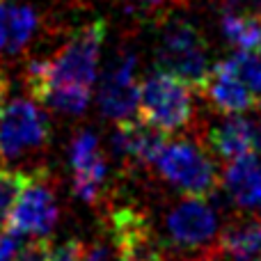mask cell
<instances>
[{"instance_id":"obj_9","label":"cell","mask_w":261,"mask_h":261,"mask_svg":"<svg viewBox=\"0 0 261 261\" xmlns=\"http://www.w3.org/2000/svg\"><path fill=\"white\" fill-rule=\"evenodd\" d=\"M69 161L73 167V193L81 199L94 204L106 181V156L101 153L99 138L92 130H81L73 135L69 147Z\"/></svg>"},{"instance_id":"obj_22","label":"cell","mask_w":261,"mask_h":261,"mask_svg":"<svg viewBox=\"0 0 261 261\" xmlns=\"http://www.w3.org/2000/svg\"><path fill=\"white\" fill-rule=\"evenodd\" d=\"M18 250V234L3 231L0 234V261H12Z\"/></svg>"},{"instance_id":"obj_19","label":"cell","mask_w":261,"mask_h":261,"mask_svg":"<svg viewBox=\"0 0 261 261\" xmlns=\"http://www.w3.org/2000/svg\"><path fill=\"white\" fill-rule=\"evenodd\" d=\"M85 243L81 239H64L58 243L48 241V259L50 261H83L85 257Z\"/></svg>"},{"instance_id":"obj_7","label":"cell","mask_w":261,"mask_h":261,"mask_svg":"<svg viewBox=\"0 0 261 261\" xmlns=\"http://www.w3.org/2000/svg\"><path fill=\"white\" fill-rule=\"evenodd\" d=\"M58 216H60L58 199H55L53 188L46 181V174L35 172L32 181L25 186V190L14 204L3 231H12V234L18 236L48 234L55 227V222H58Z\"/></svg>"},{"instance_id":"obj_13","label":"cell","mask_w":261,"mask_h":261,"mask_svg":"<svg viewBox=\"0 0 261 261\" xmlns=\"http://www.w3.org/2000/svg\"><path fill=\"white\" fill-rule=\"evenodd\" d=\"M206 147L211 153L222 158L225 163L254 151V126L252 119L241 115H229L225 122L213 126L206 135Z\"/></svg>"},{"instance_id":"obj_23","label":"cell","mask_w":261,"mask_h":261,"mask_svg":"<svg viewBox=\"0 0 261 261\" xmlns=\"http://www.w3.org/2000/svg\"><path fill=\"white\" fill-rule=\"evenodd\" d=\"M165 0H124V7L130 14H151L156 12Z\"/></svg>"},{"instance_id":"obj_3","label":"cell","mask_w":261,"mask_h":261,"mask_svg":"<svg viewBox=\"0 0 261 261\" xmlns=\"http://www.w3.org/2000/svg\"><path fill=\"white\" fill-rule=\"evenodd\" d=\"M138 119L165 135L186 128L193 119L190 87L172 73L156 69V73L147 76L140 85Z\"/></svg>"},{"instance_id":"obj_25","label":"cell","mask_w":261,"mask_h":261,"mask_svg":"<svg viewBox=\"0 0 261 261\" xmlns=\"http://www.w3.org/2000/svg\"><path fill=\"white\" fill-rule=\"evenodd\" d=\"M252 126H254V151L261 153V119L252 122Z\"/></svg>"},{"instance_id":"obj_18","label":"cell","mask_w":261,"mask_h":261,"mask_svg":"<svg viewBox=\"0 0 261 261\" xmlns=\"http://www.w3.org/2000/svg\"><path fill=\"white\" fill-rule=\"evenodd\" d=\"M236 76L243 81V85L252 92L257 99H261V53L252 50H239L231 58Z\"/></svg>"},{"instance_id":"obj_11","label":"cell","mask_w":261,"mask_h":261,"mask_svg":"<svg viewBox=\"0 0 261 261\" xmlns=\"http://www.w3.org/2000/svg\"><path fill=\"white\" fill-rule=\"evenodd\" d=\"M220 184L225 186L231 202L241 208L261 206V161L257 151L243 153L227 163Z\"/></svg>"},{"instance_id":"obj_20","label":"cell","mask_w":261,"mask_h":261,"mask_svg":"<svg viewBox=\"0 0 261 261\" xmlns=\"http://www.w3.org/2000/svg\"><path fill=\"white\" fill-rule=\"evenodd\" d=\"M83 261H128V259L124 257L117 245L108 239V241H101V243H94L92 248H87Z\"/></svg>"},{"instance_id":"obj_27","label":"cell","mask_w":261,"mask_h":261,"mask_svg":"<svg viewBox=\"0 0 261 261\" xmlns=\"http://www.w3.org/2000/svg\"><path fill=\"white\" fill-rule=\"evenodd\" d=\"M252 261H261V254H257V257H254Z\"/></svg>"},{"instance_id":"obj_12","label":"cell","mask_w":261,"mask_h":261,"mask_svg":"<svg viewBox=\"0 0 261 261\" xmlns=\"http://www.w3.org/2000/svg\"><path fill=\"white\" fill-rule=\"evenodd\" d=\"M39 30V16L30 5L0 0V53H21Z\"/></svg>"},{"instance_id":"obj_17","label":"cell","mask_w":261,"mask_h":261,"mask_svg":"<svg viewBox=\"0 0 261 261\" xmlns=\"http://www.w3.org/2000/svg\"><path fill=\"white\" fill-rule=\"evenodd\" d=\"M35 172L14 170V167H0V229H5L16 199L32 181Z\"/></svg>"},{"instance_id":"obj_15","label":"cell","mask_w":261,"mask_h":261,"mask_svg":"<svg viewBox=\"0 0 261 261\" xmlns=\"http://www.w3.org/2000/svg\"><path fill=\"white\" fill-rule=\"evenodd\" d=\"M220 30L227 41L239 50L261 53V14H241L236 9H225L220 16Z\"/></svg>"},{"instance_id":"obj_14","label":"cell","mask_w":261,"mask_h":261,"mask_svg":"<svg viewBox=\"0 0 261 261\" xmlns=\"http://www.w3.org/2000/svg\"><path fill=\"white\" fill-rule=\"evenodd\" d=\"M218 248L231 261H252L261 254V220L241 218L220 231Z\"/></svg>"},{"instance_id":"obj_4","label":"cell","mask_w":261,"mask_h":261,"mask_svg":"<svg viewBox=\"0 0 261 261\" xmlns=\"http://www.w3.org/2000/svg\"><path fill=\"white\" fill-rule=\"evenodd\" d=\"M156 167L165 181L190 197H211L218 193L220 174L213 161L193 142H165L156 156Z\"/></svg>"},{"instance_id":"obj_8","label":"cell","mask_w":261,"mask_h":261,"mask_svg":"<svg viewBox=\"0 0 261 261\" xmlns=\"http://www.w3.org/2000/svg\"><path fill=\"white\" fill-rule=\"evenodd\" d=\"M135 67H138L135 53L122 50L103 71L99 85V108L106 117L119 122L128 119L138 110L140 85L135 78Z\"/></svg>"},{"instance_id":"obj_6","label":"cell","mask_w":261,"mask_h":261,"mask_svg":"<svg viewBox=\"0 0 261 261\" xmlns=\"http://www.w3.org/2000/svg\"><path fill=\"white\" fill-rule=\"evenodd\" d=\"M165 229L172 245L179 250H204L218 245L220 222L206 197H186L170 211Z\"/></svg>"},{"instance_id":"obj_1","label":"cell","mask_w":261,"mask_h":261,"mask_svg":"<svg viewBox=\"0 0 261 261\" xmlns=\"http://www.w3.org/2000/svg\"><path fill=\"white\" fill-rule=\"evenodd\" d=\"M106 41V23L94 21L81 28L50 60H35L28 64V90L32 99L41 101L53 85H85L96 81L101 46Z\"/></svg>"},{"instance_id":"obj_24","label":"cell","mask_w":261,"mask_h":261,"mask_svg":"<svg viewBox=\"0 0 261 261\" xmlns=\"http://www.w3.org/2000/svg\"><path fill=\"white\" fill-rule=\"evenodd\" d=\"M7 92H9V81L5 78V73L0 71V117L5 110V101H7Z\"/></svg>"},{"instance_id":"obj_26","label":"cell","mask_w":261,"mask_h":261,"mask_svg":"<svg viewBox=\"0 0 261 261\" xmlns=\"http://www.w3.org/2000/svg\"><path fill=\"white\" fill-rule=\"evenodd\" d=\"M250 3H254V5H257V7H261V0H250Z\"/></svg>"},{"instance_id":"obj_21","label":"cell","mask_w":261,"mask_h":261,"mask_svg":"<svg viewBox=\"0 0 261 261\" xmlns=\"http://www.w3.org/2000/svg\"><path fill=\"white\" fill-rule=\"evenodd\" d=\"M12 261H50L48 259V241L35 239L30 243H25L23 248L16 250Z\"/></svg>"},{"instance_id":"obj_10","label":"cell","mask_w":261,"mask_h":261,"mask_svg":"<svg viewBox=\"0 0 261 261\" xmlns=\"http://www.w3.org/2000/svg\"><path fill=\"white\" fill-rule=\"evenodd\" d=\"M199 94L208 99V103L222 115H243L257 106V96L243 85L234 71L231 60L216 62L208 69V76L204 81Z\"/></svg>"},{"instance_id":"obj_2","label":"cell","mask_w":261,"mask_h":261,"mask_svg":"<svg viewBox=\"0 0 261 261\" xmlns=\"http://www.w3.org/2000/svg\"><path fill=\"white\" fill-rule=\"evenodd\" d=\"M156 69L184 81L190 90L199 92L208 76L206 39L197 25L181 16H172L161 28L156 44Z\"/></svg>"},{"instance_id":"obj_5","label":"cell","mask_w":261,"mask_h":261,"mask_svg":"<svg viewBox=\"0 0 261 261\" xmlns=\"http://www.w3.org/2000/svg\"><path fill=\"white\" fill-rule=\"evenodd\" d=\"M50 140L48 115L28 99H14L0 117V158H18Z\"/></svg>"},{"instance_id":"obj_16","label":"cell","mask_w":261,"mask_h":261,"mask_svg":"<svg viewBox=\"0 0 261 261\" xmlns=\"http://www.w3.org/2000/svg\"><path fill=\"white\" fill-rule=\"evenodd\" d=\"M92 99V87L85 85H53L46 90L44 99L39 103H46L50 108L60 110V113L78 115L90 106Z\"/></svg>"}]
</instances>
